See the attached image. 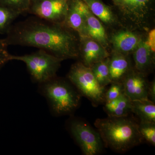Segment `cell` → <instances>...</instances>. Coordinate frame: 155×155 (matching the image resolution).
<instances>
[{
	"label": "cell",
	"mask_w": 155,
	"mask_h": 155,
	"mask_svg": "<svg viewBox=\"0 0 155 155\" xmlns=\"http://www.w3.org/2000/svg\"><path fill=\"white\" fill-rule=\"evenodd\" d=\"M141 37L135 32L129 30L119 31L111 35L110 43L114 51L128 55L137 46Z\"/></svg>",
	"instance_id": "13"
},
{
	"label": "cell",
	"mask_w": 155,
	"mask_h": 155,
	"mask_svg": "<svg viewBox=\"0 0 155 155\" xmlns=\"http://www.w3.org/2000/svg\"><path fill=\"white\" fill-rule=\"evenodd\" d=\"M32 0H0V6L19 14L28 12Z\"/></svg>",
	"instance_id": "21"
},
{
	"label": "cell",
	"mask_w": 155,
	"mask_h": 155,
	"mask_svg": "<svg viewBox=\"0 0 155 155\" xmlns=\"http://www.w3.org/2000/svg\"><path fill=\"white\" fill-rule=\"evenodd\" d=\"M40 84L42 94L56 115L70 114L79 105L80 94L65 81L55 77Z\"/></svg>",
	"instance_id": "3"
},
{
	"label": "cell",
	"mask_w": 155,
	"mask_h": 155,
	"mask_svg": "<svg viewBox=\"0 0 155 155\" xmlns=\"http://www.w3.org/2000/svg\"><path fill=\"white\" fill-rule=\"evenodd\" d=\"M8 46L4 39L0 38V69L8 62L11 61V54L8 51Z\"/></svg>",
	"instance_id": "24"
},
{
	"label": "cell",
	"mask_w": 155,
	"mask_h": 155,
	"mask_svg": "<svg viewBox=\"0 0 155 155\" xmlns=\"http://www.w3.org/2000/svg\"><path fill=\"white\" fill-rule=\"evenodd\" d=\"M11 61L25 63L32 79L40 84L56 77L63 60L42 50L24 55H11Z\"/></svg>",
	"instance_id": "4"
},
{
	"label": "cell",
	"mask_w": 155,
	"mask_h": 155,
	"mask_svg": "<svg viewBox=\"0 0 155 155\" xmlns=\"http://www.w3.org/2000/svg\"><path fill=\"white\" fill-rule=\"evenodd\" d=\"M69 0H32L28 13L49 22L64 23Z\"/></svg>",
	"instance_id": "7"
},
{
	"label": "cell",
	"mask_w": 155,
	"mask_h": 155,
	"mask_svg": "<svg viewBox=\"0 0 155 155\" xmlns=\"http://www.w3.org/2000/svg\"><path fill=\"white\" fill-rule=\"evenodd\" d=\"M79 56L81 63L91 67L97 62L110 57L107 49L88 36L79 38Z\"/></svg>",
	"instance_id": "10"
},
{
	"label": "cell",
	"mask_w": 155,
	"mask_h": 155,
	"mask_svg": "<svg viewBox=\"0 0 155 155\" xmlns=\"http://www.w3.org/2000/svg\"><path fill=\"white\" fill-rule=\"evenodd\" d=\"M94 125L103 142L116 151H126L140 144L143 139L138 124L126 117L98 119Z\"/></svg>",
	"instance_id": "2"
},
{
	"label": "cell",
	"mask_w": 155,
	"mask_h": 155,
	"mask_svg": "<svg viewBox=\"0 0 155 155\" xmlns=\"http://www.w3.org/2000/svg\"><path fill=\"white\" fill-rule=\"evenodd\" d=\"M114 5L119 8V7L122 4V0H112Z\"/></svg>",
	"instance_id": "27"
},
{
	"label": "cell",
	"mask_w": 155,
	"mask_h": 155,
	"mask_svg": "<svg viewBox=\"0 0 155 155\" xmlns=\"http://www.w3.org/2000/svg\"><path fill=\"white\" fill-rule=\"evenodd\" d=\"M109 67L111 82H121L132 69L127 55L114 51L109 57Z\"/></svg>",
	"instance_id": "15"
},
{
	"label": "cell",
	"mask_w": 155,
	"mask_h": 155,
	"mask_svg": "<svg viewBox=\"0 0 155 155\" xmlns=\"http://www.w3.org/2000/svg\"><path fill=\"white\" fill-rule=\"evenodd\" d=\"M6 34L8 46L38 48L63 61L79 57V36L64 23L29 17L11 25Z\"/></svg>",
	"instance_id": "1"
},
{
	"label": "cell",
	"mask_w": 155,
	"mask_h": 155,
	"mask_svg": "<svg viewBox=\"0 0 155 155\" xmlns=\"http://www.w3.org/2000/svg\"><path fill=\"white\" fill-rule=\"evenodd\" d=\"M131 112L138 116L140 122L155 123V105L149 99L131 101Z\"/></svg>",
	"instance_id": "18"
},
{
	"label": "cell",
	"mask_w": 155,
	"mask_h": 155,
	"mask_svg": "<svg viewBox=\"0 0 155 155\" xmlns=\"http://www.w3.org/2000/svg\"><path fill=\"white\" fill-rule=\"evenodd\" d=\"M20 14L15 11L0 6V33H6L12 22Z\"/></svg>",
	"instance_id": "20"
},
{
	"label": "cell",
	"mask_w": 155,
	"mask_h": 155,
	"mask_svg": "<svg viewBox=\"0 0 155 155\" xmlns=\"http://www.w3.org/2000/svg\"><path fill=\"white\" fill-rule=\"evenodd\" d=\"M67 77L79 92L93 104L97 105L104 102L105 87L99 83L90 67L77 62L72 65Z\"/></svg>",
	"instance_id": "5"
},
{
	"label": "cell",
	"mask_w": 155,
	"mask_h": 155,
	"mask_svg": "<svg viewBox=\"0 0 155 155\" xmlns=\"http://www.w3.org/2000/svg\"><path fill=\"white\" fill-rule=\"evenodd\" d=\"M121 82L124 94L130 101L149 99V83L147 81L145 74L131 69Z\"/></svg>",
	"instance_id": "9"
},
{
	"label": "cell",
	"mask_w": 155,
	"mask_h": 155,
	"mask_svg": "<svg viewBox=\"0 0 155 155\" xmlns=\"http://www.w3.org/2000/svg\"><path fill=\"white\" fill-rule=\"evenodd\" d=\"M154 0H122L119 7L122 19L132 27H143L152 10Z\"/></svg>",
	"instance_id": "8"
},
{
	"label": "cell",
	"mask_w": 155,
	"mask_h": 155,
	"mask_svg": "<svg viewBox=\"0 0 155 155\" xmlns=\"http://www.w3.org/2000/svg\"><path fill=\"white\" fill-rule=\"evenodd\" d=\"M82 10L87 36L96 41L107 49L109 47L110 42L103 23L91 12L84 2Z\"/></svg>",
	"instance_id": "11"
},
{
	"label": "cell",
	"mask_w": 155,
	"mask_h": 155,
	"mask_svg": "<svg viewBox=\"0 0 155 155\" xmlns=\"http://www.w3.org/2000/svg\"><path fill=\"white\" fill-rule=\"evenodd\" d=\"M138 129L142 138L155 146V123L140 122Z\"/></svg>",
	"instance_id": "22"
},
{
	"label": "cell",
	"mask_w": 155,
	"mask_h": 155,
	"mask_svg": "<svg viewBox=\"0 0 155 155\" xmlns=\"http://www.w3.org/2000/svg\"><path fill=\"white\" fill-rule=\"evenodd\" d=\"M91 12L104 25L113 26L118 24L117 17L110 7L102 0H82Z\"/></svg>",
	"instance_id": "16"
},
{
	"label": "cell",
	"mask_w": 155,
	"mask_h": 155,
	"mask_svg": "<svg viewBox=\"0 0 155 155\" xmlns=\"http://www.w3.org/2000/svg\"><path fill=\"white\" fill-rule=\"evenodd\" d=\"M69 129L84 155H95L102 151L103 142L100 134L88 124L79 120H72Z\"/></svg>",
	"instance_id": "6"
},
{
	"label": "cell",
	"mask_w": 155,
	"mask_h": 155,
	"mask_svg": "<svg viewBox=\"0 0 155 155\" xmlns=\"http://www.w3.org/2000/svg\"><path fill=\"white\" fill-rule=\"evenodd\" d=\"M82 0H69L64 25L75 31L79 38L87 36L82 10Z\"/></svg>",
	"instance_id": "12"
},
{
	"label": "cell",
	"mask_w": 155,
	"mask_h": 155,
	"mask_svg": "<svg viewBox=\"0 0 155 155\" xmlns=\"http://www.w3.org/2000/svg\"><path fill=\"white\" fill-rule=\"evenodd\" d=\"M146 42L148 45L152 52L154 54L155 52V29L153 28L151 29L147 37Z\"/></svg>",
	"instance_id": "25"
},
{
	"label": "cell",
	"mask_w": 155,
	"mask_h": 155,
	"mask_svg": "<svg viewBox=\"0 0 155 155\" xmlns=\"http://www.w3.org/2000/svg\"><path fill=\"white\" fill-rule=\"evenodd\" d=\"M148 97L150 101L154 103L155 102V81H153L149 83L148 91Z\"/></svg>",
	"instance_id": "26"
},
{
	"label": "cell",
	"mask_w": 155,
	"mask_h": 155,
	"mask_svg": "<svg viewBox=\"0 0 155 155\" xmlns=\"http://www.w3.org/2000/svg\"><path fill=\"white\" fill-rule=\"evenodd\" d=\"M109 57L97 62L90 67L96 79L104 87L111 83L109 67Z\"/></svg>",
	"instance_id": "19"
},
{
	"label": "cell",
	"mask_w": 155,
	"mask_h": 155,
	"mask_svg": "<svg viewBox=\"0 0 155 155\" xmlns=\"http://www.w3.org/2000/svg\"><path fill=\"white\" fill-rule=\"evenodd\" d=\"M131 101L123 93L118 98L105 102L104 109L109 116L123 117L131 112Z\"/></svg>",
	"instance_id": "17"
},
{
	"label": "cell",
	"mask_w": 155,
	"mask_h": 155,
	"mask_svg": "<svg viewBox=\"0 0 155 155\" xmlns=\"http://www.w3.org/2000/svg\"><path fill=\"white\" fill-rule=\"evenodd\" d=\"M132 53L136 70L146 74L153 65L155 57L147 44L146 38L141 37Z\"/></svg>",
	"instance_id": "14"
},
{
	"label": "cell",
	"mask_w": 155,
	"mask_h": 155,
	"mask_svg": "<svg viewBox=\"0 0 155 155\" xmlns=\"http://www.w3.org/2000/svg\"><path fill=\"white\" fill-rule=\"evenodd\" d=\"M107 90L106 91L104 96V102L110 101L118 98L124 93L123 85L121 82H112Z\"/></svg>",
	"instance_id": "23"
}]
</instances>
